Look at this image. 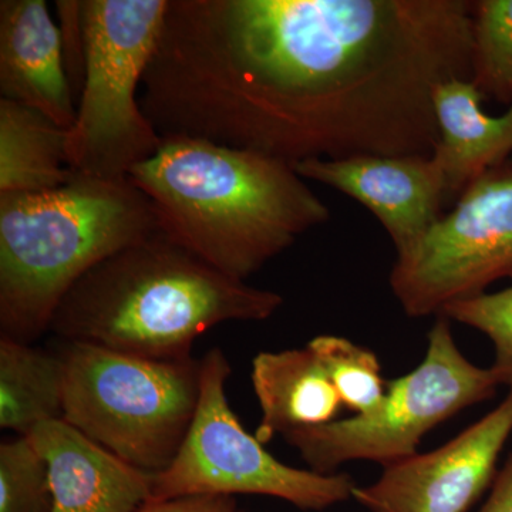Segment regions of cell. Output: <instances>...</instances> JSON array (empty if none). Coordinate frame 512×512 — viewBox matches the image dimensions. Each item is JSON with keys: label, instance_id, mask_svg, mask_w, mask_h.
I'll return each mask as SVG.
<instances>
[{"label": "cell", "instance_id": "1", "mask_svg": "<svg viewBox=\"0 0 512 512\" xmlns=\"http://www.w3.org/2000/svg\"><path fill=\"white\" fill-rule=\"evenodd\" d=\"M473 52L466 0H168L140 104L163 138L291 165L431 157Z\"/></svg>", "mask_w": 512, "mask_h": 512}, {"label": "cell", "instance_id": "2", "mask_svg": "<svg viewBox=\"0 0 512 512\" xmlns=\"http://www.w3.org/2000/svg\"><path fill=\"white\" fill-rule=\"evenodd\" d=\"M171 242L247 282L330 211L293 165L190 137L163 138L128 174Z\"/></svg>", "mask_w": 512, "mask_h": 512}, {"label": "cell", "instance_id": "3", "mask_svg": "<svg viewBox=\"0 0 512 512\" xmlns=\"http://www.w3.org/2000/svg\"><path fill=\"white\" fill-rule=\"evenodd\" d=\"M284 298L205 264L158 232L90 269L64 296L49 332L66 342L180 362L202 333L271 318Z\"/></svg>", "mask_w": 512, "mask_h": 512}, {"label": "cell", "instance_id": "4", "mask_svg": "<svg viewBox=\"0 0 512 512\" xmlns=\"http://www.w3.org/2000/svg\"><path fill=\"white\" fill-rule=\"evenodd\" d=\"M150 201L128 178L74 173L55 190L0 194V330L30 343L90 269L158 234Z\"/></svg>", "mask_w": 512, "mask_h": 512}, {"label": "cell", "instance_id": "5", "mask_svg": "<svg viewBox=\"0 0 512 512\" xmlns=\"http://www.w3.org/2000/svg\"><path fill=\"white\" fill-rule=\"evenodd\" d=\"M63 420L130 466L158 474L171 463L200 399V360L144 359L66 342Z\"/></svg>", "mask_w": 512, "mask_h": 512}, {"label": "cell", "instance_id": "6", "mask_svg": "<svg viewBox=\"0 0 512 512\" xmlns=\"http://www.w3.org/2000/svg\"><path fill=\"white\" fill-rule=\"evenodd\" d=\"M167 9L168 0H82L86 77L66 137L74 173L128 178L163 143L140 90Z\"/></svg>", "mask_w": 512, "mask_h": 512}, {"label": "cell", "instance_id": "7", "mask_svg": "<svg viewBox=\"0 0 512 512\" xmlns=\"http://www.w3.org/2000/svg\"><path fill=\"white\" fill-rule=\"evenodd\" d=\"M501 386L491 367L473 365L458 349L450 320L439 316L426 356L413 372L387 383L372 412L286 433L312 471L333 474L349 461L392 466L417 454L423 437L461 410L490 399Z\"/></svg>", "mask_w": 512, "mask_h": 512}, {"label": "cell", "instance_id": "8", "mask_svg": "<svg viewBox=\"0 0 512 512\" xmlns=\"http://www.w3.org/2000/svg\"><path fill=\"white\" fill-rule=\"evenodd\" d=\"M201 362L200 399L183 446L173 463L153 476L150 501L191 495H266L306 511H322L353 498L348 474H320L276 460L239 423L225 386L227 357L212 349Z\"/></svg>", "mask_w": 512, "mask_h": 512}, {"label": "cell", "instance_id": "9", "mask_svg": "<svg viewBox=\"0 0 512 512\" xmlns=\"http://www.w3.org/2000/svg\"><path fill=\"white\" fill-rule=\"evenodd\" d=\"M505 276H512V158L474 181L453 210L397 255L390 288L407 316L424 318Z\"/></svg>", "mask_w": 512, "mask_h": 512}, {"label": "cell", "instance_id": "10", "mask_svg": "<svg viewBox=\"0 0 512 512\" xmlns=\"http://www.w3.org/2000/svg\"><path fill=\"white\" fill-rule=\"evenodd\" d=\"M512 433V387L497 407L457 437L426 454L384 467L353 498L370 512H466L493 480Z\"/></svg>", "mask_w": 512, "mask_h": 512}, {"label": "cell", "instance_id": "11", "mask_svg": "<svg viewBox=\"0 0 512 512\" xmlns=\"http://www.w3.org/2000/svg\"><path fill=\"white\" fill-rule=\"evenodd\" d=\"M303 180L343 192L380 221L397 255L443 217L446 184L431 157L366 156L346 160H308L293 165Z\"/></svg>", "mask_w": 512, "mask_h": 512}, {"label": "cell", "instance_id": "12", "mask_svg": "<svg viewBox=\"0 0 512 512\" xmlns=\"http://www.w3.org/2000/svg\"><path fill=\"white\" fill-rule=\"evenodd\" d=\"M29 439L45 458L52 512H138L154 474L138 470L63 419L37 426Z\"/></svg>", "mask_w": 512, "mask_h": 512}, {"label": "cell", "instance_id": "13", "mask_svg": "<svg viewBox=\"0 0 512 512\" xmlns=\"http://www.w3.org/2000/svg\"><path fill=\"white\" fill-rule=\"evenodd\" d=\"M0 96L67 130L73 126L76 103L64 70L59 26L45 0L0 2Z\"/></svg>", "mask_w": 512, "mask_h": 512}, {"label": "cell", "instance_id": "14", "mask_svg": "<svg viewBox=\"0 0 512 512\" xmlns=\"http://www.w3.org/2000/svg\"><path fill=\"white\" fill-rule=\"evenodd\" d=\"M483 100L471 80H450L434 92L439 143L433 158L443 173L447 202L458 200L474 181L510 160L512 103L493 117L483 110Z\"/></svg>", "mask_w": 512, "mask_h": 512}, {"label": "cell", "instance_id": "15", "mask_svg": "<svg viewBox=\"0 0 512 512\" xmlns=\"http://www.w3.org/2000/svg\"><path fill=\"white\" fill-rule=\"evenodd\" d=\"M252 386L262 412L255 437L262 444L278 434L333 423L342 412V400L309 346L259 353Z\"/></svg>", "mask_w": 512, "mask_h": 512}, {"label": "cell", "instance_id": "16", "mask_svg": "<svg viewBox=\"0 0 512 512\" xmlns=\"http://www.w3.org/2000/svg\"><path fill=\"white\" fill-rule=\"evenodd\" d=\"M67 128L35 109L0 99V194L55 190L72 180Z\"/></svg>", "mask_w": 512, "mask_h": 512}, {"label": "cell", "instance_id": "17", "mask_svg": "<svg viewBox=\"0 0 512 512\" xmlns=\"http://www.w3.org/2000/svg\"><path fill=\"white\" fill-rule=\"evenodd\" d=\"M64 366L60 355L0 336V427L29 436L63 419Z\"/></svg>", "mask_w": 512, "mask_h": 512}, {"label": "cell", "instance_id": "18", "mask_svg": "<svg viewBox=\"0 0 512 512\" xmlns=\"http://www.w3.org/2000/svg\"><path fill=\"white\" fill-rule=\"evenodd\" d=\"M471 82L484 97L512 103V0L474 3Z\"/></svg>", "mask_w": 512, "mask_h": 512}, {"label": "cell", "instance_id": "19", "mask_svg": "<svg viewBox=\"0 0 512 512\" xmlns=\"http://www.w3.org/2000/svg\"><path fill=\"white\" fill-rule=\"evenodd\" d=\"M308 346L328 372L343 407L357 416L372 412L382 402L387 386L379 359L372 350L330 335L318 336Z\"/></svg>", "mask_w": 512, "mask_h": 512}, {"label": "cell", "instance_id": "20", "mask_svg": "<svg viewBox=\"0 0 512 512\" xmlns=\"http://www.w3.org/2000/svg\"><path fill=\"white\" fill-rule=\"evenodd\" d=\"M0 512H52L46 461L28 436L0 444Z\"/></svg>", "mask_w": 512, "mask_h": 512}, {"label": "cell", "instance_id": "21", "mask_svg": "<svg viewBox=\"0 0 512 512\" xmlns=\"http://www.w3.org/2000/svg\"><path fill=\"white\" fill-rule=\"evenodd\" d=\"M440 315L488 336L495 350L491 369L500 384L512 387V286L450 303Z\"/></svg>", "mask_w": 512, "mask_h": 512}, {"label": "cell", "instance_id": "22", "mask_svg": "<svg viewBox=\"0 0 512 512\" xmlns=\"http://www.w3.org/2000/svg\"><path fill=\"white\" fill-rule=\"evenodd\" d=\"M56 9L60 19L59 32L64 70L77 107L86 77V37L83 28L82 0H59L56 2Z\"/></svg>", "mask_w": 512, "mask_h": 512}, {"label": "cell", "instance_id": "23", "mask_svg": "<svg viewBox=\"0 0 512 512\" xmlns=\"http://www.w3.org/2000/svg\"><path fill=\"white\" fill-rule=\"evenodd\" d=\"M138 512H237L229 495H191L167 501H148Z\"/></svg>", "mask_w": 512, "mask_h": 512}, {"label": "cell", "instance_id": "24", "mask_svg": "<svg viewBox=\"0 0 512 512\" xmlns=\"http://www.w3.org/2000/svg\"><path fill=\"white\" fill-rule=\"evenodd\" d=\"M480 512H512V457L495 478L493 490Z\"/></svg>", "mask_w": 512, "mask_h": 512}]
</instances>
